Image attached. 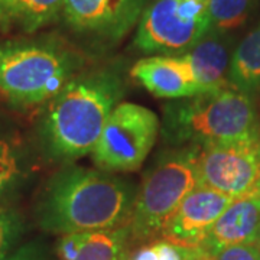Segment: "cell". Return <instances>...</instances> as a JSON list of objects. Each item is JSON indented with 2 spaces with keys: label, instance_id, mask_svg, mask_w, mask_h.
<instances>
[{
  "label": "cell",
  "instance_id": "1",
  "mask_svg": "<svg viewBox=\"0 0 260 260\" xmlns=\"http://www.w3.org/2000/svg\"><path fill=\"white\" fill-rule=\"evenodd\" d=\"M126 93L116 65L83 70L45 106L38 123V143L44 156L56 164H74L91 155L112 112Z\"/></svg>",
  "mask_w": 260,
  "mask_h": 260
},
{
  "label": "cell",
  "instance_id": "2",
  "mask_svg": "<svg viewBox=\"0 0 260 260\" xmlns=\"http://www.w3.org/2000/svg\"><path fill=\"white\" fill-rule=\"evenodd\" d=\"M136 188L102 169L67 164L49 178L37 204L39 227L52 234L100 232L126 225Z\"/></svg>",
  "mask_w": 260,
  "mask_h": 260
},
{
  "label": "cell",
  "instance_id": "3",
  "mask_svg": "<svg viewBox=\"0 0 260 260\" xmlns=\"http://www.w3.org/2000/svg\"><path fill=\"white\" fill-rule=\"evenodd\" d=\"M85 67V54L58 34L0 39V95L19 110L47 106Z\"/></svg>",
  "mask_w": 260,
  "mask_h": 260
},
{
  "label": "cell",
  "instance_id": "4",
  "mask_svg": "<svg viewBox=\"0 0 260 260\" xmlns=\"http://www.w3.org/2000/svg\"><path fill=\"white\" fill-rule=\"evenodd\" d=\"M257 130L260 123L253 97L232 85L171 100L164 106L160 121V135L172 148H203L243 139Z\"/></svg>",
  "mask_w": 260,
  "mask_h": 260
},
{
  "label": "cell",
  "instance_id": "5",
  "mask_svg": "<svg viewBox=\"0 0 260 260\" xmlns=\"http://www.w3.org/2000/svg\"><path fill=\"white\" fill-rule=\"evenodd\" d=\"M197 146L172 148L159 155L136 188L126 227L130 240L146 242L160 236L178 205L200 185Z\"/></svg>",
  "mask_w": 260,
  "mask_h": 260
},
{
  "label": "cell",
  "instance_id": "6",
  "mask_svg": "<svg viewBox=\"0 0 260 260\" xmlns=\"http://www.w3.org/2000/svg\"><path fill=\"white\" fill-rule=\"evenodd\" d=\"M146 0H65L59 22L85 55L113 51L138 26Z\"/></svg>",
  "mask_w": 260,
  "mask_h": 260
},
{
  "label": "cell",
  "instance_id": "7",
  "mask_svg": "<svg viewBox=\"0 0 260 260\" xmlns=\"http://www.w3.org/2000/svg\"><path fill=\"white\" fill-rule=\"evenodd\" d=\"M160 121L148 107L136 103L121 102L116 106L100 138L91 159L106 172L138 171L158 140Z\"/></svg>",
  "mask_w": 260,
  "mask_h": 260
},
{
  "label": "cell",
  "instance_id": "8",
  "mask_svg": "<svg viewBox=\"0 0 260 260\" xmlns=\"http://www.w3.org/2000/svg\"><path fill=\"white\" fill-rule=\"evenodd\" d=\"M208 34V0H152L133 45L148 55H177Z\"/></svg>",
  "mask_w": 260,
  "mask_h": 260
},
{
  "label": "cell",
  "instance_id": "9",
  "mask_svg": "<svg viewBox=\"0 0 260 260\" xmlns=\"http://www.w3.org/2000/svg\"><path fill=\"white\" fill-rule=\"evenodd\" d=\"M200 185L240 197L260 185V130L243 139L214 143L198 152Z\"/></svg>",
  "mask_w": 260,
  "mask_h": 260
},
{
  "label": "cell",
  "instance_id": "10",
  "mask_svg": "<svg viewBox=\"0 0 260 260\" xmlns=\"http://www.w3.org/2000/svg\"><path fill=\"white\" fill-rule=\"evenodd\" d=\"M234 200L213 188L198 185L178 205L159 237L184 246H200Z\"/></svg>",
  "mask_w": 260,
  "mask_h": 260
},
{
  "label": "cell",
  "instance_id": "11",
  "mask_svg": "<svg viewBox=\"0 0 260 260\" xmlns=\"http://www.w3.org/2000/svg\"><path fill=\"white\" fill-rule=\"evenodd\" d=\"M249 243H260V185L225 208L200 247L211 257L227 247Z\"/></svg>",
  "mask_w": 260,
  "mask_h": 260
},
{
  "label": "cell",
  "instance_id": "12",
  "mask_svg": "<svg viewBox=\"0 0 260 260\" xmlns=\"http://www.w3.org/2000/svg\"><path fill=\"white\" fill-rule=\"evenodd\" d=\"M130 75L159 99H185L204 94L179 55H149L132 67Z\"/></svg>",
  "mask_w": 260,
  "mask_h": 260
},
{
  "label": "cell",
  "instance_id": "13",
  "mask_svg": "<svg viewBox=\"0 0 260 260\" xmlns=\"http://www.w3.org/2000/svg\"><path fill=\"white\" fill-rule=\"evenodd\" d=\"M181 56L194 81L203 93H211L229 87V70L232 62V45L227 35L207 34Z\"/></svg>",
  "mask_w": 260,
  "mask_h": 260
},
{
  "label": "cell",
  "instance_id": "14",
  "mask_svg": "<svg viewBox=\"0 0 260 260\" xmlns=\"http://www.w3.org/2000/svg\"><path fill=\"white\" fill-rule=\"evenodd\" d=\"M65 0H0V39L35 35L59 22Z\"/></svg>",
  "mask_w": 260,
  "mask_h": 260
},
{
  "label": "cell",
  "instance_id": "15",
  "mask_svg": "<svg viewBox=\"0 0 260 260\" xmlns=\"http://www.w3.org/2000/svg\"><path fill=\"white\" fill-rule=\"evenodd\" d=\"M229 83L250 95L260 90V22L233 51Z\"/></svg>",
  "mask_w": 260,
  "mask_h": 260
},
{
  "label": "cell",
  "instance_id": "16",
  "mask_svg": "<svg viewBox=\"0 0 260 260\" xmlns=\"http://www.w3.org/2000/svg\"><path fill=\"white\" fill-rule=\"evenodd\" d=\"M29 162L18 140L0 136V204H9L28 181Z\"/></svg>",
  "mask_w": 260,
  "mask_h": 260
},
{
  "label": "cell",
  "instance_id": "17",
  "mask_svg": "<svg viewBox=\"0 0 260 260\" xmlns=\"http://www.w3.org/2000/svg\"><path fill=\"white\" fill-rule=\"evenodd\" d=\"M130 242L126 225L113 230L87 232L75 260H129Z\"/></svg>",
  "mask_w": 260,
  "mask_h": 260
},
{
  "label": "cell",
  "instance_id": "18",
  "mask_svg": "<svg viewBox=\"0 0 260 260\" xmlns=\"http://www.w3.org/2000/svg\"><path fill=\"white\" fill-rule=\"evenodd\" d=\"M256 0H208V34L227 35L250 16Z\"/></svg>",
  "mask_w": 260,
  "mask_h": 260
},
{
  "label": "cell",
  "instance_id": "19",
  "mask_svg": "<svg viewBox=\"0 0 260 260\" xmlns=\"http://www.w3.org/2000/svg\"><path fill=\"white\" fill-rule=\"evenodd\" d=\"M210 256L200 246H184L159 239L140 246L129 260H208Z\"/></svg>",
  "mask_w": 260,
  "mask_h": 260
},
{
  "label": "cell",
  "instance_id": "20",
  "mask_svg": "<svg viewBox=\"0 0 260 260\" xmlns=\"http://www.w3.org/2000/svg\"><path fill=\"white\" fill-rule=\"evenodd\" d=\"M25 233L22 214L9 204H0V257L16 249Z\"/></svg>",
  "mask_w": 260,
  "mask_h": 260
},
{
  "label": "cell",
  "instance_id": "21",
  "mask_svg": "<svg viewBox=\"0 0 260 260\" xmlns=\"http://www.w3.org/2000/svg\"><path fill=\"white\" fill-rule=\"evenodd\" d=\"M208 260H260V243L232 246L211 256Z\"/></svg>",
  "mask_w": 260,
  "mask_h": 260
},
{
  "label": "cell",
  "instance_id": "22",
  "mask_svg": "<svg viewBox=\"0 0 260 260\" xmlns=\"http://www.w3.org/2000/svg\"><path fill=\"white\" fill-rule=\"evenodd\" d=\"M87 233V232H85ZM85 233L62 234L56 243V256L59 260H75L81 250Z\"/></svg>",
  "mask_w": 260,
  "mask_h": 260
},
{
  "label": "cell",
  "instance_id": "23",
  "mask_svg": "<svg viewBox=\"0 0 260 260\" xmlns=\"http://www.w3.org/2000/svg\"><path fill=\"white\" fill-rule=\"evenodd\" d=\"M0 260H51L47 247L39 242H29L12 250Z\"/></svg>",
  "mask_w": 260,
  "mask_h": 260
}]
</instances>
